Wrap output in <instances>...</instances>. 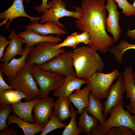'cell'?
I'll return each instance as SVG.
<instances>
[{
  "label": "cell",
  "mask_w": 135,
  "mask_h": 135,
  "mask_svg": "<svg viewBox=\"0 0 135 135\" xmlns=\"http://www.w3.org/2000/svg\"><path fill=\"white\" fill-rule=\"evenodd\" d=\"M56 44L51 42H44L35 44L26 57V65L30 66L34 64L37 65L41 64L66 51L62 48H55L54 46Z\"/></svg>",
  "instance_id": "52a82bcc"
},
{
  "label": "cell",
  "mask_w": 135,
  "mask_h": 135,
  "mask_svg": "<svg viewBox=\"0 0 135 135\" xmlns=\"http://www.w3.org/2000/svg\"><path fill=\"white\" fill-rule=\"evenodd\" d=\"M31 72L30 66L22 68L14 78L9 81L8 84L16 90L24 93L29 101L40 98V89Z\"/></svg>",
  "instance_id": "5b68a950"
},
{
  "label": "cell",
  "mask_w": 135,
  "mask_h": 135,
  "mask_svg": "<svg viewBox=\"0 0 135 135\" xmlns=\"http://www.w3.org/2000/svg\"><path fill=\"white\" fill-rule=\"evenodd\" d=\"M132 130L129 128L124 126L114 127L110 129L106 135H134Z\"/></svg>",
  "instance_id": "1f68e13d"
},
{
  "label": "cell",
  "mask_w": 135,
  "mask_h": 135,
  "mask_svg": "<svg viewBox=\"0 0 135 135\" xmlns=\"http://www.w3.org/2000/svg\"><path fill=\"white\" fill-rule=\"evenodd\" d=\"M125 91L123 83L122 74H120L117 81L112 84L110 88L107 99L103 102L105 108L103 114L104 117L107 116L113 107L123 101V94Z\"/></svg>",
  "instance_id": "4fadbf2b"
},
{
  "label": "cell",
  "mask_w": 135,
  "mask_h": 135,
  "mask_svg": "<svg viewBox=\"0 0 135 135\" xmlns=\"http://www.w3.org/2000/svg\"><path fill=\"white\" fill-rule=\"evenodd\" d=\"M126 108L127 109L131 111L132 113H133L135 115V111H134L131 109H130L128 106V105H126L125 106Z\"/></svg>",
  "instance_id": "60d3db41"
},
{
  "label": "cell",
  "mask_w": 135,
  "mask_h": 135,
  "mask_svg": "<svg viewBox=\"0 0 135 135\" xmlns=\"http://www.w3.org/2000/svg\"><path fill=\"white\" fill-rule=\"evenodd\" d=\"M48 3L50 5V7L41 16L39 22L40 24L51 20L64 29V25L59 21L60 18L67 16L77 19L79 18L81 16V13L76 10L70 11L66 9V3L63 0H52L49 1Z\"/></svg>",
  "instance_id": "9c48e42d"
},
{
  "label": "cell",
  "mask_w": 135,
  "mask_h": 135,
  "mask_svg": "<svg viewBox=\"0 0 135 135\" xmlns=\"http://www.w3.org/2000/svg\"><path fill=\"white\" fill-rule=\"evenodd\" d=\"M71 116L70 121L62 132V135H79L83 133L82 129L78 127L76 124V119L78 111V109L74 110L71 106Z\"/></svg>",
  "instance_id": "83f0119b"
},
{
  "label": "cell",
  "mask_w": 135,
  "mask_h": 135,
  "mask_svg": "<svg viewBox=\"0 0 135 135\" xmlns=\"http://www.w3.org/2000/svg\"><path fill=\"white\" fill-rule=\"evenodd\" d=\"M60 121L52 113L50 120L44 128L40 135H46L56 129L65 128L67 125Z\"/></svg>",
  "instance_id": "f1b7e54d"
},
{
  "label": "cell",
  "mask_w": 135,
  "mask_h": 135,
  "mask_svg": "<svg viewBox=\"0 0 135 135\" xmlns=\"http://www.w3.org/2000/svg\"><path fill=\"white\" fill-rule=\"evenodd\" d=\"M73 51V65L77 77L86 80L94 73L103 71L104 64L96 50L82 46Z\"/></svg>",
  "instance_id": "7a4b0ae2"
},
{
  "label": "cell",
  "mask_w": 135,
  "mask_h": 135,
  "mask_svg": "<svg viewBox=\"0 0 135 135\" xmlns=\"http://www.w3.org/2000/svg\"><path fill=\"white\" fill-rule=\"evenodd\" d=\"M132 4L135 9V0H134V1L133 4Z\"/></svg>",
  "instance_id": "7bdbcfd3"
},
{
  "label": "cell",
  "mask_w": 135,
  "mask_h": 135,
  "mask_svg": "<svg viewBox=\"0 0 135 135\" xmlns=\"http://www.w3.org/2000/svg\"><path fill=\"white\" fill-rule=\"evenodd\" d=\"M68 98L59 97L54 102L53 113L61 122L71 117V104Z\"/></svg>",
  "instance_id": "7402d4cb"
},
{
  "label": "cell",
  "mask_w": 135,
  "mask_h": 135,
  "mask_svg": "<svg viewBox=\"0 0 135 135\" xmlns=\"http://www.w3.org/2000/svg\"><path fill=\"white\" fill-rule=\"evenodd\" d=\"M48 0H42V4L40 6L34 7V9L37 11L38 13H41L43 14L50 7V5L48 3Z\"/></svg>",
  "instance_id": "e575fe53"
},
{
  "label": "cell",
  "mask_w": 135,
  "mask_h": 135,
  "mask_svg": "<svg viewBox=\"0 0 135 135\" xmlns=\"http://www.w3.org/2000/svg\"><path fill=\"white\" fill-rule=\"evenodd\" d=\"M28 98L26 95L22 92L14 89L7 90L0 93V106L16 104L24 98L26 101Z\"/></svg>",
  "instance_id": "d4e9b609"
},
{
  "label": "cell",
  "mask_w": 135,
  "mask_h": 135,
  "mask_svg": "<svg viewBox=\"0 0 135 135\" xmlns=\"http://www.w3.org/2000/svg\"><path fill=\"white\" fill-rule=\"evenodd\" d=\"M7 120L8 125L12 123L16 124L18 125L16 127L21 128L25 135H34L42 132L44 128L36 123L26 122L14 114L9 115Z\"/></svg>",
  "instance_id": "603a6c76"
},
{
  "label": "cell",
  "mask_w": 135,
  "mask_h": 135,
  "mask_svg": "<svg viewBox=\"0 0 135 135\" xmlns=\"http://www.w3.org/2000/svg\"><path fill=\"white\" fill-rule=\"evenodd\" d=\"M120 74L116 69L107 74L97 72L86 80V84L89 87L91 93L96 99L107 98L110 88Z\"/></svg>",
  "instance_id": "8992f818"
},
{
  "label": "cell",
  "mask_w": 135,
  "mask_h": 135,
  "mask_svg": "<svg viewBox=\"0 0 135 135\" xmlns=\"http://www.w3.org/2000/svg\"><path fill=\"white\" fill-rule=\"evenodd\" d=\"M24 0H14L12 5L7 10L0 13V19L4 20L0 24V26H4L10 32L9 27L12 21L14 19L20 17L28 18L32 22L40 21L41 16L33 17L30 16L26 12L23 5Z\"/></svg>",
  "instance_id": "30bf717a"
},
{
  "label": "cell",
  "mask_w": 135,
  "mask_h": 135,
  "mask_svg": "<svg viewBox=\"0 0 135 135\" xmlns=\"http://www.w3.org/2000/svg\"><path fill=\"white\" fill-rule=\"evenodd\" d=\"M73 52L72 50L65 51L47 62L36 65L40 69L60 74L64 77L76 76L73 69Z\"/></svg>",
  "instance_id": "ba28073f"
},
{
  "label": "cell",
  "mask_w": 135,
  "mask_h": 135,
  "mask_svg": "<svg viewBox=\"0 0 135 135\" xmlns=\"http://www.w3.org/2000/svg\"><path fill=\"white\" fill-rule=\"evenodd\" d=\"M54 102L52 97L40 99L33 108L34 123L44 128L52 114Z\"/></svg>",
  "instance_id": "8fae6325"
},
{
  "label": "cell",
  "mask_w": 135,
  "mask_h": 135,
  "mask_svg": "<svg viewBox=\"0 0 135 135\" xmlns=\"http://www.w3.org/2000/svg\"><path fill=\"white\" fill-rule=\"evenodd\" d=\"M79 44L78 42L76 37L73 33L68 36L62 43L56 44L55 48L59 49L64 46L76 47Z\"/></svg>",
  "instance_id": "d6a6232c"
},
{
  "label": "cell",
  "mask_w": 135,
  "mask_h": 135,
  "mask_svg": "<svg viewBox=\"0 0 135 135\" xmlns=\"http://www.w3.org/2000/svg\"><path fill=\"white\" fill-rule=\"evenodd\" d=\"M13 110L11 104L0 106V131L9 128L6 120L10 113Z\"/></svg>",
  "instance_id": "f546056e"
},
{
  "label": "cell",
  "mask_w": 135,
  "mask_h": 135,
  "mask_svg": "<svg viewBox=\"0 0 135 135\" xmlns=\"http://www.w3.org/2000/svg\"><path fill=\"white\" fill-rule=\"evenodd\" d=\"M34 46H30L26 45L23 54L19 58H14L7 63L0 64L3 73L10 81L13 79L17 73L23 67L27 66L26 63V57Z\"/></svg>",
  "instance_id": "5bb4252c"
},
{
  "label": "cell",
  "mask_w": 135,
  "mask_h": 135,
  "mask_svg": "<svg viewBox=\"0 0 135 135\" xmlns=\"http://www.w3.org/2000/svg\"><path fill=\"white\" fill-rule=\"evenodd\" d=\"M38 21L29 23L25 26L26 29H31L38 34L44 36L49 34H56L59 36L66 34V32L54 21L49 20L45 23L40 24Z\"/></svg>",
  "instance_id": "ac0fdd59"
},
{
  "label": "cell",
  "mask_w": 135,
  "mask_h": 135,
  "mask_svg": "<svg viewBox=\"0 0 135 135\" xmlns=\"http://www.w3.org/2000/svg\"><path fill=\"white\" fill-rule=\"evenodd\" d=\"M124 102L123 101L120 102L113 107L109 112L110 115L108 120L97 126L103 135H106L110 128L120 126L129 128L135 135V115L132 116L129 110L124 109Z\"/></svg>",
  "instance_id": "277c9868"
},
{
  "label": "cell",
  "mask_w": 135,
  "mask_h": 135,
  "mask_svg": "<svg viewBox=\"0 0 135 135\" xmlns=\"http://www.w3.org/2000/svg\"><path fill=\"white\" fill-rule=\"evenodd\" d=\"M126 35L132 40H135V29L130 30L128 29Z\"/></svg>",
  "instance_id": "ab89813d"
},
{
  "label": "cell",
  "mask_w": 135,
  "mask_h": 135,
  "mask_svg": "<svg viewBox=\"0 0 135 135\" xmlns=\"http://www.w3.org/2000/svg\"><path fill=\"white\" fill-rule=\"evenodd\" d=\"M133 70L130 66H126L122 74L123 84L126 92V97L130 98L129 108L135 111V81L133 76Z\"/></svg>",
  "instance_id": "d6986e66"
},
{
  "label": "cell",
  "mask_w": 135,
  "mask_h": 135,
  "mask_svg": "<svg viewBox=\"0 0 135 135\" xmlns=\"http://www.w3.org/2000/svg\"><path fill=\"white\" fill-rule=\"evenodd\" d=\"M132 49L135 50V44H130L126 41L121 40L118 44L112 46L109 52L114 56L117 62L120 64L122 62V57L125 52Z\"/></svg>",
  "instance_id": "4316f807"
},
{
  "label": "cell",
  "mask_w": 135,
  "mask_h": 135,
  "mask_svg": "<svg viewBox=\"0 0 135 135\" xmlns=\"http://www.w3.org/2000/svg\"><path fill=\"white\" fill-rule=\"evenodd\" d=\"M40 99H36L25 102H20L11 104L13 109V114L26 122L34 123L32 111L34 105L40 101Z\"/></svg>",
  "instance_id": "ffe728a7"
},
{
  "label": "cell",
  "mask_w": 135,
  "mask_h": 135,
  "mask_svg": "<svg viewBox=\"0 0 135 135\" xmlns=\"http://www.w3.org/2000/svg\"><path fill=\"white\" fill-rule=\"evenodd\" d=\"M10 40H7L6 38L2 35L0 36V59L4 54L5 48L9 44Z\"/></svg>",
  "instance_id": "d590c367"
},
{
  "label": "cell",
  "mask_w": 135,
  "mask_h": 135,
  "mask_svg": "<svg viewBox=\"0 0 135 135\" xmlns=\"http://www.w3.org/2000/svg\"><path fill=\"white\" fill-rule=\"evenodd\" d=\"M105 7L108 12L106 19V31L112 34L114 42L117 43L122 32L118 21L120 13L118 10V6L114 0H107Z\"/></svg>",
  "instance_id": "7c38bea8"
},
{
  "label": "cell",
  "mask_w": 135,
  "mask_h": 135,
  "mask_svg": "<svg viewBox=\"0 0 135 135\" xmlns=\"http://www.w3.org/2000/svg\"><path fill=\"white\" fill-rule=\"evenodd\" d=\"M105 0H82L81 7L73 6L81 14L75 21L79 30L88 32L90 37L88 46L97 51L107 53L114 45L113 38L106 31L107 10Z\"/></svg>",
  "instance_id": "6da1fadb"
},
{
  "label": "cell",
  "mask_w": 135,
  "mask_h": 135,
  "mask_svg": "<svg viewBox=\"0 0 135 135\" xmlns=\"http://www.w3.org/2000/svg\"><path fill=\"white\" fill-rule=\"evenodd\" d=\"M26 30L19 32L18 35L23 39L26 42V44L31 46L41 42H49L58 44L62 41V39L58 36H54L53 35L44 36L40 35L32 30L26 28Z\"/></svg>",
  "instance_id": "e0dca14e"
},
{
  "label": "cell",
  "mask_w": 135,
  "mask_h": 135,
  "mask_svg": "<svg viewBox=\"0 0 135 135\" xmlns=\"http://www.w3.org/2000/svg\"><path fill=\"white\" fill-rule=\"evenodd\" d=\"M89 103L88 106L84 109L86 112L94 116L98 120L100 124H102L106 120L102 112H104L105 106L100 100H97L90 93L89 94Z\"/></svg>",
  "instance_id": "cb8c5ba5"
},
{
  "label": "cell",
  "mask_w": 135,
  "mask_h": 135,
  "mask_svg": "<svg viewBox=\"0 0 135 135\" xmlns=\"http://www.w3.org/2000/svg\"><path fill=\"white\" fill-rule=\"evenodd\" d=\"M134 63L135 64V59L134 60ZM132 74L133 79L135 81V70L134 72Z\"/></svg>",
  "instance_id": "b9f144b4"
},
{
  "label": "cell",
  "mask_w": 135,
  "mask_h": 135,
  "mask_svg": "<svg viewBox=\"0 0 135 135\" xmlns=\"http://www.w3.org/2000/svg\"><path fill=\"white\" fill-rule=\"evenodd\" d=\"M20 133L17 130L12 128H7L0 131V135H18Z\"/></svg>",
  "instance_id": "74e56055"
},
{
  "label": "cell",
  "mask_w": 135,
  "mask_h": 135,
  "mask_svg": "<svg viewBox=\"0 0 135 135\" xmlns=\"http://www.w3.org/2000/svg\"><path fill=\"white\" fill-rule=\"evenodd\" d=\"M89 135H103L97 126H94L91 129Z\"/></svg>",
  "instance_id": "f35d334b"
},
{
  "label": "cell",
  "mask_w": 135,
  "mask_h": 135,
  "mask_svg": "<svg viewBox=\"0 0 135 135\" xmlns=\"http://www.w3.org/2000/svg\"><path fill=\"white\" fill-rule=\"evenodd\" d=\"M30 66L32 74L39 86L41 99L48 98L51 91L57 90L62 85L65 78L62 75L42 70L35 64Z\"/></svg>",
  "instance_id": "3957f363"
},
{
  "label": "cell",
  "mask_w": 135,
  "mask_h": 135,
  "mask_svg": "<svg viewBox=\"0 0 135 135\" xmlns=\"http://www.w3.org/2000/svg\"><path fill=\"white\" fill-rule=\"evenodd\" d=\"M88 114L84 108L79 117L78 124L85 134L89 135L91 128L97 126L99 121L94 116Z\"/></svg>",
  "instance_id": "484cf974"
},
{
  "label": "cell",
  "mask_w": 135,
  "mask_h": 135,
  "mask_svg": "<svg viewBox=\"0 0 135 135\" xmlns=\"http://www.w3.org/2000/svg\"><path fill=\"white\" fill-rule=\"evenodd\" d=\"M118 6L122 10V13L125 16L129 17L132 16H135V9L132 4L127 0H114Z\"/></svg>",
  "instance_id": "4dcf8cb0"
},
{
  "label": "cell",
  "mask_w": 135,
  "mask_h": 135,
  "mask_svg": "<svg viewBox=\"0 0 135 135\" xmlns=\"http://www.w3.org/2000/svg\"><path fill=\"white\" fill-rule=\"evenodd\" d=\"M73 33L79 44L80 43H83L85 44H86L90 42V36L87 31H84L82 33L80 34H78L76 32Z\"/></svg>",
  "instance_id": "836d02e7"
},
{
  "label": "cell",
  "mask_w": 135,
  "mask_h": 135,
  "mask_svg": "<svg viewBox=\"0 0 135 135\" xmlns=\"http://www.w3.org/2000/svg\"><path fill=\"white\" fill-rule=\"evenodd\" d=\"M86 80L76 76L65 77L64 83L60 88L54 91L53 96L55 97L68 98L75 90H80L82 84H86Z\"/></svg>",
  "instance_id": "2e32d148"
},
{
  "label": "cell",
  "mask_w": 135,
  "mask_h": 135,
  "mask_svg": "<svg viewBox=\"0 0 135 135\" xmlns=\"http://www.w3.org/2000/svg\"><path fill=\"white\" fill-rule=\"evenodd\" d=\"M90 92L89 87L87 86L82 90H74V93L70 94L68 98L77 108L79 114H81L83 110L89 104Z\"/></svg>",
  "instance_id": "44dd1931"
},
{
  "label": "cell",
  "mask_w": 135,
  "mask_h": 135,
  "mask_svg": "<svg viewBox=\"0 0 135 135\" xmlns=\"http://www.w3.org/2000/svg\"><path fill=\"white\" fill-rule=\"evenodd\" d=\"M2 72L0 68V93L7 90L13 89V88L8 84L4 79Z\"/></svg>",
  "instance_id": "8d00e7d4"
},
{
  "label": "cell",
  "mask_w": 135,
  "mask_h": 135,
  "mask_svg": "<svg viewBox=\"0 0 135 135\" xmlns=\"http://www.w3.org/2000/svg\"><path fill=\"white\" fill-rule=\"evenodd\" d=\"M8 38H10V43L0 59V62L5 64L9 62L17 55L22 56L24 51L22 45L26 44L25 40L16 34L13 30H12Z\"/></svg>",
  "instance_id": "9a60e30c"
}]
</instances>
